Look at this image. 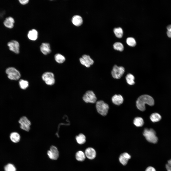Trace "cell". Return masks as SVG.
<instances>
[{"label":"cell","mask_w":171,"mask_h":171,"mask_svg":"<svg viewBox=\"0 0 171 171\" xmlns=\"http://www.w3.org/2000/svg\"><path fill=\"white\" fill-rule=\"evenodd\" d=\"M86 157L85 153L81 151L77 152L76 154V159L79 161H83L85 159Z\"/></svg>","instance_id":"ffe728a7"},{"label":"cell","mask_w":171,"mask_h":171,"mask_svg":"<svg viewBox=\"0 0 171 171\" xmlns=\"http://www.w3.org/2000/svg\"><path fill=\"white\" fill-rule=\"evenodd\" d=\"M167 31L166 34L167 36L170 38H171V24H169L166 27Z\"/></svg>","instance_id":"1f68e13d"},{"label":"cell","mask_w":171,"mask_h":171,"mask_svg":"<svg viewBox=\"0 0 171 171\" xmlns=\"http://www.w3.org/2000/svg\"><path fill=\"white\" fill-rule=\"evenodd\" d=\"M19 82L20 87L22 89H25L28 86L29 83L27 81L21 79L19 81Z\"/></svg>","instance_id":"484cf974"},{"label":"cell","mask_w":171,"mask_h":171,"mask_svg":"<svg viewBox=\"0 0 171 171\" xmlns=\"http://www.w3.org/2000/svg\"><path fill=\"white\" fill-rule=\"evenodd\" d=\"M150 118L152 122H155L159 121L161 119V117L158 113H155L151 115Z\"/></svg>","instance_id":"44dd1931"},{"label":"cell","mask_w":171,"mask_h":171,"mask_svg":"<svg viewBox=\"0 0 171 171\" xmlns=\"http://www.w3.org/2000/svg\"><path fill=\"white\" fill-rule=\"evenodd\" d=\"M10 138L13 142L15 143H17L20 140V134L18 133L13 132L10 134Z\"/></svg>","instance_id":"ac0fdd59"},{"label":"cell","mask_w":171,"mask_h":171,"mask_svg":"<svg viewBox=\"0 0 171 171\" xmlns=\"http://www.w3.org/2000/svg\"><path fill=\"white\" fill-rule=\"evenodd\" d=\"M14 20L12 17L9 16L5 18L3 22L5 27L9 28H12L14 26Z\"/></svg>","instance_id":"5bb4252c"},{"label":"cell","mask_w":171,"mask_h":171,"mask_svg":"<svg viewBox=\"0 0 171 171\" xmlns=\"http://www.w3.org/2000/svg\"><path fill=\"white\" fill-rule=\"evenodd\" d=\"M42 78L46 84L48 85H52L55 83L54 75L51 72H45L42 75Z\"/></svg>","instance_id":"5b68a950"},{"label":"cell","mask_w":171,"mask_h":171,"mask_svg":"<svg viewBox=\"0 0 171 171\" xmlns=\"http://www.w3.org/2000/svg\"><path fill=\"white\" fill-rule=\"evenodd\" d=\"M114 48L116 50L122 51L124 49V47L123 44L119 42H116L113 45Z\"/></svg>","instance_id":"4316f807"},{"label":"cell","mask_w":171,"mask_h":171,"mask_svg":"<svg viewBox=\"0 0 171 171\" xmlns=\"http://www.w3.org/2000/svg\"><path fill=\"white\" fill-rule=\"evenodd\" d=\"M114 32L117 37L121 38L122 37L123 34V31L122 28L120 27L114 28Z\"/></svg>","instance_id":"d4e9b609"},{"label":"cell","mask_w":171,"mask_h":171,"mask_svg":"<svg viewBox=\"0 0 171 171\" xmlns=\"http://www.w3.org/2000/svg\"><path fill=\"white\" fill-rule=\"evenodd\" d=\"M20 124V127L22 129L26 131H29L30 129L31 123L25 116L22 117L18 121Z\"/></svg>","instance_id":"ba28073f"},{"label":"cell","mask_w":171,"mask_h":171,"mask_svg":"<svg viewBox=\"0 0 171 171\" xmlns=\"http://www.w3.org/2000/svg\"><path fill=\"white\" fill-rule=\"evenodd\" d=\"M113 103L115 105H119L123 102L124 99L120 95H115L113 96L112 98Z\"/></svg>","instance_id":"9a60e30c"},{"label":"cell","mask_w":171,"mask_h":171,"mask_svg":"<svg viewBox=\"0 0 171 171\" xmlns=\"http://www.w3.org/2000/svg\"><path fill=\"white\" fill-rule=\"evenodd\" d=\"M126 79L128 83L130 85H133L135 83V78L134 76L131 74H128L126 77Z\"/></svg>","instance_id":"603a6c76"},{"label":"cell","mask_w":171,"mask_h":171,"mask_svg":"<svg viewBox=\"0 0 171 171\" xmlns=\"http://www.w3.org/2000/svg\"><path fill=\"white\" fill-rule=\"evenodd\" d=\"M82 18L80 16L76 15L74 16L72 18V22L73 24L76 26H80L83 23Z\"/></svg>","instance_id":"2e32d148"},{"label":"cell","mask_w":171,"mask_h":171,"mask_svg":"<svg viewBox=\"0 0 171 171\" xmlns=\"http://www.w3.org/2000/svg\"><path fill=\"white\" fill-rule=\"evenodd\" d=\"M96 107L98 112L103 116L106 115L108 112L109 106L103 100H99L96 103Z\"/></svg>","instance_id":"3957f363"},{"label":"cell","mask_w":171,"mask_h":171,"mask_svg":"<svg viewBox=\"0 0 171 171\" xmlns=\"http://www.w3.org/2000/svg\"><path fill=\"white\" fill-rule=\"evenodd\" d=\"M86 156L90 159H94L96 156V153L95 150L93 148L89 147L86 148L85 151Z\"/></svg>","instance_id":"8fae6325"},{"label":"cell","mask_w":171,"mask_h":171,"mask_svg":"<svg viewBox=\"0 0 171 171\" xmlns=\"http://www.w3.org/2000/svg\"><path fill=\"white\" fill-rule=\"evenodd\" d=\"M38 32L35 29H33L29 31L28 34V38L32 40H35L38 37Z\"/></svg>","instance_id":"e0dca14e"},{"label":"cell","mask_w":171,"mask_h":171,"mask_svg":"<svg viewBox=\"0 0 171 171\" xmlns=\"http://www.w3.org/2000/svg\"><path fill=\"white\" fill-rule=\"evenodd\" d=\"M5 171H16L15 166L12 164L9 163L6 165L5 167Z\"/></svg>","instance_id":"f1b7e54d"},{"label":"cell","mask_w":171,"mask_h":171,"mask_svg":"<svg viewBox=\"0 0 171 171\" xmlns=\"http://www.w3.org/2000/svg\"><path fill=\"white\" fill-rule=\"evenodd\" d=\"M131 158V156L127 152L121 154L119 157L120 162L123 165H126L128 160Z\"/></svg>","instance_id":"7c38bea8"},{"label":"cell","mask_w":171,"mask_h":171,"mask_svg":"<svg viewBox=\"0 0 171 171\" xmlns=\"http://www.w3.org/2000/svg\"><path fill=\"white\" fill-rule=\"evenodd\" d=\"M40 50L42 53L45 55L50 53L51 50L50 44L47 43H43L40 46Z\"/></svg>","instance_id":"4fadbf2b"},{"label":"cell","mask_w":171,"mask_h":171,"mask_svg":"<svg viewBox=\"0 0 171 171\" xmlns=\"http://www.w3.org/2000/svg\"><path fill=\"white\" fill-rule=\"evenodd\" d=\"M54 58L56 62L59 63H62L65 60V57L63 55L59 53L56 54Z\"/></svg>","instance_id":"cb8c5ba5"},{"label":"cell","mask_w":171,"mask_h":171,"mask_svg":"<svg viewBox=\"0 0 171 171\" xmlns=\"http://www.w3.org/2000/svg\"><path fill=\"white\" fill-rule=\"evenodd\" d=\"M76 138L77 143L80 144H82L86 142V137L82 133H80L76 136Z\"/></svg>","instance_id":"d6986e66"},{"label":"cell","mask_w":171,"mask_h":171,"mask_svg":"<svg viewBox=\"0 0 171 171\" xmlns=\"http://www.w3.org/2000/svg\"><path fill=\"white\" fill-rule=\"evenodd\" d=\"M79 60L81 63L82 65L85 66L87 67H89L90 66V65L82 57L80 58Z\"/></svg>","instance_id":"4dcf8cb0"},{"label":"cell","mask_w":171,"mask_h":171,"mask_svg":"<svg viewBox=\"0 0 171 171\" xmlns=\"http://www.w3.org/2000/svg\"><path fill=\"white\" fill-rule=\"evenodd\" d=\"M19 1L21 4L23 5L27 4L29 2L28 0H19Z\"/></svg>","instance_id":"e575fe53"},{"label":"cell","mask_w":171,"mask_h":171,"mask_svg":"<svg viewBox=\"0 0 171 171\" xmlns=\"http://www.w3.org/2000/svg\"><path fill=\"white\" fill-rule=\"evenodd\" d=\"M82 57L90 65H92L93 64L94 61L90 58L89 55H84L82 56Z\"/></svg>","instance_id":"f546056e"},{"label":"cell","mask_w":171,"mask_h":171,"mask_svg":"<svg viewBox=\"0 0 171 171\" xmlns=\"http://www.w3.org/2000/svg\"><path fill=\"white\" fill-rule=\"evenodd\" d=\"M143 134L146 139L149 142L153 143L157 142L158 138L156 135L155 132L153 129L152 128L145 129Z\"/></svg>","instance_id":"7a4b0ae2"},{"label":"cell","mask_w":171,"mask_h":171,"mask_svg":"<svg viewBox=\"0 0 171 171\" xmlns=\"http://www.w3.org/2000/svg\"><path fill=\"white\" fill-rule=\"evenodd\" d=\"M166 167L167 171H171V159L168 161L166 165Z\"/></svg>","instance_id":"d6a6232c"},{"label":"cell","mask_w":171,"mask_h":171,"mask_svg":"<svg viewBox=\"0 0 171 171\" xmlns=\"http://www.w3.org/2000/svg\"><path fill=\"white\" fill-rule=\"evenodd\" d=\"M126 42L129 46L131 47H134L136 45V42L135 39L132 37L128 38L126 39Z\"/></svg>","instance_id":"83f0119b"},{"label":"cell","mask_w":171,"mask_h":171,"mask_svg":"<svg viewBox=\"0 0 171 171\" xmlns=\"http://www.w3.org/2000/svg\"><path fill=\"white\" fill-rule=\"evenodd\" d=\"M153 99L151 96L148 95H143L139 97L136 101L137 108L140 110L143 111L146 109L145 104L152 106L154 104Z\"/></svg>","instance_id":"6da1fadb"},{"label":"cell","mask_w":171,"mask_h":171,"mask_svg":"<svg viewBox=\"0 0 171 171\" xmlns=\"http://www.w3.org/2000/svg\"><path fill=\"white\" fill-rule=\"evenodd\" d=\"M134 124L137 127L142 126L143 125L144 121L142 118L137 117L135 118L133 121Z\"/></svg>","instance_id":"7402d4cb"},{"label":"cell","mask_w":171,"mask_h":171,"mask_svg":"<svg viewBox=\"0 0 171 171\" xmlns=\"http://www.w3.org/2000/svg\"><path fill=\"white\" fill-rule=\"evenodd\" d=\"M145 171H156V170L153 167L150 166L148 167L146 169Z\"/></svg>","instance_id":"836d02e7"},{"label":"cell","mask_w":171,"mask_h":171,"mask_svg":"<svg viewBox=\"0 0 171 171\" xmlns=\"http://www.w3.org/2000/svg\"><path fill=\"white\" fill-rule=\"evenodd\" d=\"M7 45L10 51L16 54L19 53V45L17 41L11 40L8 43Z\"/></svg>","instance_id":"9c48e42d"},{"label":"cell","mask_w":171,"mask_h":171,"mask_svg":"<svg viewBox=\"0 0 171 171\" xmlns=\"http://www.w3.org/2000/svg\"><path fill=\"white\" fill-rule=\"evenodd\" d=\"M125 71L124 68L122 66H118L115 65L113 67L111 72L113 77L116 79L120 78Z\"/></svg>","instance_id":"52a82bcc"},{"label":"cell","mask_w":171,"mask_h":171,"mask_svg":"<svg viewBox=\"0 0 171 171\" xmlns=\"http://www.w3.org/2000/svg\"><path fill=\"white\" fill-rule=\"evenodd\" d=\"M47 154L49 158L52 160H56L58 158L59 153L57 148L52 146L50 148V150L48 151Z\"/></svg>","instance_id":"30bf717a"},{"label":"cell","mask_w":171,"mask_h":171,"mask_svg":"<svg viewBox=\"0 0 171 171\" xmlns=\"http://www.w3.org/2000/svg\"><path fill=\"white\" fill-rule=\"evenodd\" d=\"M82 99L86 103H94L96 102L97 98L93 91L88 90L84 95Z\"/></svg>","instance_id":"8992f818"},{"label":"cell","mask_w":171,"mask_h":171,"mask_svg":"<svg viewBox=\"0 0 171 171\" xmlns=\"http://www.w3.org/2000/svg\"><path fill=\"white\" fill-rule=\"evenodd\" d=\"M6 73L8 78L10 80H16L19 79L21 77L19 71L15 68L10 67L7 68Z\"/></svg>","instance_id":"277c9868"}]
</instances>
